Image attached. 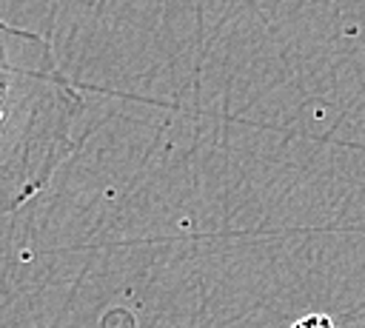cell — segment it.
Returning a JSON list of instances; mask_svg holds the SVG:
<instances>
[{"label":"cell","instance_id":"1","mask_svg":"<svg viewBox=\"0 0 365 328\" xmlns=\"http://www.w3.org/2000/svg\"><path fill=\"white\" fill-rule=\"evenodd\" d=\"M86 134V100L51 40L0 20V217L31 203Z\"/></svg>","mask_w":365,"mask_h":328},{"label":"cell","instance_id":"2","mask_svg":"<svg viewBox=\"0 0 365 328\" xmlns=\"http://www.w3.org/2000/svg\"><path fill=\"white\" fill-rule=\"evenodd\" d=\"M291 328H334V322H331V317H325V314H308V317L297 319Z\"/></svg>","mask_w":365,"mask_h":328}]
</instances>
